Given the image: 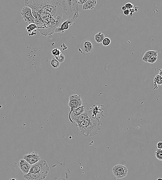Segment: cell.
<instances>
[{
    "instance_id": "obj_6",
    "label": "cell",
    "mask_w": 162,
    "mask_h": 180,
    "mask_svg": "<svg viewBox=\"0 0 162 180\" xmlns=\"http://www.w3.org/2000/svg\"><path fill=\"white\" fill-rule=\"evenodd\" d=\"M93 44L90 40L86 39L82 41L81 45L79 46L78 51L85 55L90 54L93 51Z\"/></svg>"
},
{
    "instance_id": "obj_16",
    "label": "cell",
    "mask_w": 162,
    "mask_h": 180,
    "mask_svg": "<svg viewBox=\"0 0 162 180\" xmlns=\"http://www.w3.org/2000/svg\"><path fill=\"white\" fill-rule=\"evenodd\" d=\"M50 65L54 68H58L60 67V63L55 58H53L51 61Z\"/></svg>"
},
{
    "instance_id": "obj_25",
    "label": "cell",
    "mask_w": 162,
    "mask_h": 180,
    "mask_svg": "<svg viewBox=\"0 0 162 180\" xmlns=\"http://www.w3.org/2000/svg\"><path fill=\"white\" fill-rule=\"evenodd\" d=\"M123 13L124 15L128 16L130 14V12L129 9H126V10L123 11Z\"/></svg>"
},
{
    "instance_id": "obj_21",
    "label": "cell",
    "mask_w": 162,
    "mask_h": 180,
    "mask_svg": "<svg viewBox=\"0 0 162 180\" xmlns=\"http://www.w3.org/2000/svg\"><path fill=\"white\" fill-rule=\"evenodd\" d=\"M55 58L60 63H62L64 61L65 56L62 53L60 55L55 57Z\"/></svg>"
},
{
    "instance_id": "obj_4",
    "label": "cell",
    "mask_w": 162,
    "mask_h": 180,
    "mask_svg": "<svg viewBox=\"0 0 162 180\" xmlns=\"http://www.w3.org/2000/svg\"><path fill=\"white\" fill-rule=\"evenodd\" d=\"M83 104L81 95H73L69 96L68 105L70 107L69 115L73 110L78 108Z\"/></svg>"
},
{
    "instance_id": "obj_22",
    "label": "cell",
    "mask_w": 162,
    "mask_h": 180,
    "mask_svg": "<svg viewBox=\"0 0 162 180\" xmlns=\"http://www.w3.org/2000/svg\"><path fill=\"white\" fill-rule=\"evenodd\" d=\"M111 42V40L109 38L105 37L103 40L102 43L104 46H109Z\"/></svg>"
},
{
    "instance_id": "obj_27",
    "label": "cell",
    "mask_w": 162,
    "mask_h": 180,
    "mask_svg": "<svg viewBox=\"0 0 162 180\" xmlns=\"http://www.w3.org/2000/svg\"><path fill=\"white\" fill-rule=\"evenodd\" d=\"M127 9L126 7H125V6H123L122 8V10L123 11H124L126 10Z\"/></svg>"
},
{
    "instance_id": "obj_19",
    "label": "cell",
    "mask_w": 162,
    "mask_h": 180,
    "mask_svg": "<svg viewBox=\"0 0 162 180\" xmlns=\"http://www.w3.org/2000/svg\"><path fill=\"white\" fill-rule=\"evenodd\" d=\"M37 28L36 24L35 23L30 24L26 27V29L28 32H30L31 31L34 30L35 28Z\"/></svg>"
},
{
    "instance_id": "obj_23",
    "label": "cell",
    "mask_w": 162,
    "mask_h": 180,
    "mask_svg": "<svg viewBox=\"0 0 162 180\" xmlns=\"http://www.w3.org/2000/svg\"><path fill=\"white\" fill-rule=\"evenodd\" d=\"M127 9H132L133 7V5L132 4V3L130 2H128L126 3V4L125 5Z\"/></svg>"
},
{
    "instance_id": "obj_15",
    "label": "cell",
    "mask_w": 162,
    "mask_h": 180,
    "mask_svg": "<svg viewBox=\"0 0 162 180\" xmlns=\"http://www.w3.org/2000/svg\"><path fill=\"white\" fill-rule=\"evenodd\" d=\"M105 36L103 33L99 32L95 35V40L97 43H100L102 42Z\"/></svg>"
},
{
    "instance_id": "obj_28",
    "label": "cell",
    "mask_w": 162,
    "mask_h": 180,
    "mask_svg": "<svg viewBox=\"0 0 162 180\" xmlns=\"http://www.w3.org/2000/svg\"><path fill=\"white\" fill-rule=\"evenodd\" d=\"M159 75H160L161 77H162V69H161L160 70V71L159 73Z\"/></svg>"
},
{
    "instance_id": "obj_12",
    "label": "cell",
    "mask_w": 162,
    "mask_h": 180,
    "mask_svg": "<svg viewBox=\"0 0 162 180\" xmlns=\"http://www.w3.org/2000/svg\"><path fill=\"white\" fill-rule=\"evenodd\" d=\"M17 166L24 174L29 173L31 165L24 159H21L17 163Z\"/></svg>"
},
{
    "instance_id": "obj_29",
    "label": "cell",
    "mask_w": 162,
    "mask_h": 180,
    "mask_svg": "<svg viewBox=\"0 0 162 180\" xmlns=\"http://www.w3.org/2000/svg\"><path fill=\"white\" fill-rule=\"evenodd\" d=\"M157 180H162V178H158Z\"/></svg>"
},
{
    "instance_id": "obj_11",
    "label": "cell",
    "mask_w": 162,
    "mask_h": 180,
    "mask_svg": "<svg viewBox=\"0 0 162 180\" xmlns=\"http://www.w3.org/2000/svg\"><path fill=\"white\" fill-rule=\"evenodd\" d=\"M73 20H67L60 25L59 26L56 28L55 30V32L63 33L66 30L68 29L73 23Z\"/></svg>"
},
{
    "instance_id": "obj_1",
    "label": "cell",
    "mask_w": 162,
    "mask_h": 180,
    "mask_svg": "<svg viewBox=\"0 0 162 180\" xmlns=\"http://www.w3.org/2000/svg\"><path fill=\"white\" fill-rule=\"evenodd\" d=\"M30 7L35 24L41 34L45 36L55 33L56 28L67 20L75 21L79 17L76 0H25Z\"/></svg>"
},
{
    "instance_id": "obj_7",
    "label": "cell",
    "mask_w": 162,
    "mask_h": 180,
    "mask_svg": "<svg viewBox=\"0 0 162 180\" xmlns=\"http://www.w3.org/2000/svg\"><path fill=\"white\" fill-rule=\"evenodd\" d=\"M112 171L114 175L116 178L122 179L127 176L128 169L126 166L119 164L113 167Z\"/></svg>"
},
{
    "instance_id": "obj_26",
    "label": "cell",
    "mask_w": 162,
    "mask_h": 180,
    "mask_svg": "<svg viewBox=\"0 0 162 180\" xmlns=\"http://www.w3.org/2000/svg\"><path fill=\"white\" fill-rule=\"evenodd\" d=\"M157 147L158 148V149H161L162 148V142H159L157 144Z\"/></svg>"
},
{
    "instance_id": "obj_30",
    "label": "cell",
    "mask_w": 162,
    "mask_h": 180,
    "mask_svg": "<svg viewBox=\"0 0 162 180\" xmlns=\"http://www.w3.org/2000/svg\"><path fill=\"white\" fill-rule=\"evenodd\" d=\"M161 149L162 150V148H161Z\"/></svg>"
},
{
    "instance_id": "obj_8",
    "label": "cell",
    "mask_w": 162,
    "mask_h": 180,
    "mask_svg": "<svg viewBox=\"0 0 162 180\" xmlns=\"http://www.w3.org/2000/svg\"><path fill=\"white\" fill-rule=\"evenodd\" d=\"M86 109L87 104H86L84 105L82 104L81 106L73 110L69 115V121L72 124H74L78 117L85 112Z\"/></svg>"
},
{
    "instance_id": "obj_5",
    "label": "cell",
    "mask_w": 162,
    "mask_h": 180,
    "mask_svg": "<svg viewBox=\"0 0 162 180\" xmlns=\"http://www.w3.org/2000/svg\"><path fill=\"white\" fill-rule=\"evenodd\" d=\"M21 14L25 22L30 24L35 23V18L34 17L31 9L29 7L26 6L24 7Z\"/></svg>"
},
{
    "instance_id": "obj_3",
    "label": "cell",
    "mask_w": 162,
    "mask_h": 180,
    "mask_svg": "<svg viewBox=\"0 0 162 180\" xmlns=\"http://www.w3.org/2000/svg\"><path fill=\"white\" fill-rule=\"evenodd\" d=\"M49 170V167L46 161L42 160L32 165L29 173H42L47 175Z\"/></svg>"
},
{
    "instance_id": "obj_9",
    "label": "cell",
    "mask_w": 162,
    "mask_h": 180,
    "mask_svg": "<svg viewBox=\"0 0 162 180\" xmlns=\"http://www.w3.org/2000/svg\"><path fill=\"white\" fill-rule=\"evenodd\" d=\"M23 158L31 165H34L40 160V156L36 152L30 153L25 154Z\"/></svg>"
},
{
    "instance_id": "obj_13",
    "label": "cell",
    "mask_w": 162,
    "mask_h": 180,
    "mask_svg": "<svg viewBox=\"0 0 162 180\" xmlns=\"http://www.w3.org/2000/svg\"><path fill=\"white\" fill-rule=\"evenodd\" d=\"M97 0H87L82 5V9L84 10H92L96 6Z\"/></svg>"
},
{
    "instance_id": "obj_14",
    "label": "cell",
    "mask_w": 162,
    "mask_h": 180,
    "mask_svg": "<svg viewBox=\"0 0 162 180\" xmlns=\"http://www.w3.org/2000/svg\"><path fill=\"white\" fill-rule=\"evenodd\" d=\"M153 55H158L157 51H153V50H148L146 52L142 59V61L147 63V59L149 56Z\"/></svg>"
},
{
    "instance_id": "obj_20",
    "label": "cell",
    "mask_w": 162,
    "mask_h": 180,
    "mask_svg": "<svg viewBox=\"0 0 162 180\" xmlns=\"http://www.w3.org/2000/svg\"><path fill=\"white\" fill-rule=\"evenodd\" d=\"M62 53L60 50L58 48L53 49L52 52V55L55 57L59 56Z\"/></svg>"
},
{
    "instance_id": "obj_17",
    "label": "cell",
    "mask_w": 162,
    "mask_h": 180,
    "mask_svg": "<svg viewBox=\"0 0 162 180\" xmlns=\"http://www.w3.org/2000/svg\"><path fill=\"white\" fill-rule=\"evenodd\" d=\"M157 55H153L149 56L147 59V63L152 64L156 61L157 59Z\"/></svg>"
},
{
    "instance_id": "obj_18",
    "label": "cell",
    "mask_w": 162,
    "mask_h": 180,
    "mask_svg": "<svg viewBox=\"0 0 162 180\" xmlns=\"http://www.w3.org/2000/svg\"><path fill=\"white\" fill-rule=\"evenodd\" d=\"M155 154L158 159L162 161V150L161 149L155 150Z\"/></svg>"
},
{
    "instance_id": "obj_10",
    "label": "cell",
    "mask_w": 162,
    "mask_h": 180,
    "mask_svg": "<svg viewBox=\"0 0 162 180\" xmlns=\"http://www.w3.org/2000/svg\"><path fill=\"white\" fill-rule=\"evenodd\" d=\"M47 175L42 173H29L24 174L23 177L28 180H43L46 178Z\"/></svg>"
},
{
    "instance_id": "obj_2",
    "label": "cell",
    "mask_w": 162,
    "mask_h": 180,
    "mask_svg": "<svg viewBox=\"0 0 162 180\" xmlns=\"http://www.w3.org/2000/svg\"><path fill=\"white\" fill-rule=\"evenodd\" d=\"M102 124L97 117H93L80 122L76 123V127L80 134L87 137L99 134Z\"/></svg>"
},
{
    "instance_id": "obj_24",
    "label": "cell",
    "mask_w": 162,
    "mask_h": 180,
    "mask_svg": "<svg viewBox=\"0 0 162 180\" xmlns=\"http://www.w3.org/2000/svg\"><path fill=\"white\" fill-rule=\"evenodd\" d=\"M78 4L79 5H83L84 3L87 2V0H76Z\"/></svg>"
}]
</instances>
